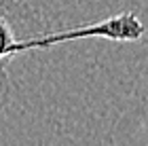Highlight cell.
Returning <instances> with one entry per match:
<instances>
[{
	"label": "cell",
	"instance_id": "1",
	"mask_svg": "<svg viewBox=\"0 0 148 146\" xmlns=\"http://www.w3.org/2000/svg\"><path fill=\"white\" fill-rule=\"evenodd\" d=\"M146 34V25L133 11H121L116 15H110L102 21L83 23L74 28L40 32L32 36H17V30L4 11H0V66L17 57L19 53L36 51V49H51L57 45H68L74 40L85 38H104L114 42H138Z\"/></svg>",
	"mask_w": 148,
	"mask_h": 146
},
{
	"label": "cell",
	"instance_id": "2",
	"mask_svg": "<svg viewBox=\"0 0 148 146\" xmlns=\"http://www.w3.org/2000/svg\"><path fill=\"white\" fill-rule=\"evenodd\" d=\"M9 93H11V83L6 74V66H0V112L9 104Z\"/></svg>",
	"mask_w": 148,
	"mask_h": 146
}]
</instances>
